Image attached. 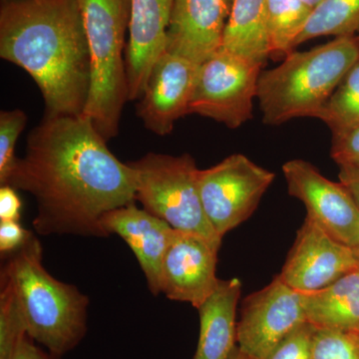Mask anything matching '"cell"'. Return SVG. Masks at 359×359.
<instances>
[{"label":"cell","instance_id":"10","mask_svg":"<svg viewBox=\"0 0 359 359\" xmlns=\"http://www.w3.org/2000/svg\"><path fill=\"white\" fill-rule=\"evenodd\" d=\"M287 190L306 207L311 219L335 240L355 248L359 243V209L341 183L325 178L309 162L287 161L283 166Z\"/></svg>","mask_w":359,"mask_h":359},{"label":"cell","instance_id":"32","mask_svg":"<svg viewBox=\"0 0 359 359\" xmlns=\"http://www.w3.org/2000/svg\"><path fill=\"white\" fill-rule=\"evenodd\" d=\"M229 359H257L254 358V356L250 355V354L244 353V351H241L238 348V346L236 347L235 351H233V353L231 354L230 358Z\"/></svg>","mask_w":359,"mask_h":359},{"label":"cell","instance_id":"33","mask_svg":"<svg viewBox=\"0 0 359 359\" xmlns=\"http://www.w3.org/2000/svg\"><path fill=\"white\" fill-rule=\"evenodd\" d=\"M302 2H304V4H306V6L311 7V8H316L321 2H323V0H301Z\"/></svg>","mask_w":359,"mask_h":359},{"label":"cell","instance_id":"19","mask_svg":"<svg viewBox=\"0 0 359 359\" xmlns=\"http://www.w3.org/2000/svg\"><path fill=\"white\" fill-rule=\"evenodd\" d=\"M266 1L233 0L222 47L262 66L269 57Z\"/></svg>","mask_w":359,"mask_h":359},{"label":"cell","instance_id":"17","mask_svg":"<svg viewBox=\"0 0 359 359\" xmlns=\"http://www.w3.org/2000/svg\"><path fill=\"white\" fill-rule=\"evenodd\" d=\"M238 278L219 280L211 297L198 309L200 334L194 359H229L237 342Z\"/></svg>","mask_w":359,"mask_h":359},{"label":"cell","instance_id":"30","mask_svg":"<svg viewBox=\"0 0 359 359\" xmlns=\"http://www.w3.org/2000/svg\"><path fill=\"white\" fill-rule=\"evenodd\" d=\"M13 359H61V356L49 353L48 351H44L27 335L21 342Z\"/></svg>","mask_w":359,"mask_h":359},{"label":"cell","instance_id":"1","mask_svg":"<svg viewBox=\"0 0 359 359\" xmlns=\"http://www.w3.org/2000/svg\"><path fill=\"white\" fill-rule=\"evenodd\" d=\"M83 115H45L4 185L36 202L39 235L107 238L102 218L136 201V176ZM4 186V185H2Z\"/></svg>","mask_w":359,"mask_h":359},{"label":"cell","instance_id":"29","mask_svg":"<svg viewBox=\"0 0 359 359\" xmlns=\"http://www.w3.org/2000/svg\"><path fill=\"white\" fill-rule=\"evenodd\" d=\"M16 191L8 185L0 188V222H20L22 205Z\"/></svg>","mask_w":359,"mask_h":359},{"label":"cell","instance_id":"12","mask_svg":"<svg viewBox=\"0 0 359 359\" xmlns=\"http://www.w3.org/2000/svg\"><path fill=\"white\" fill-rule=\"evenodd\" d=\"M358 268L353 248L306 218L278 276L292 289L309 294L325 289Z\"/></svg>","mask_w":359,"mask_h":359},{"label":"cell","instance_id":"22","mask_svg":"<svg viewBox=\"0 0 359 359\" xmlns=\"http://www.w3.org/2000/svg\"><path fill=\"white\" fill-rule=\"evenodd\" d=\"M318 119L327 125L334 136L359 125V60L334 90Z\"/></svg>","mask_w":359,"mask_h":359},{"label":"cell","instance_id":"26","mask_svg":"<svg viewBox=\"0 0 359 359\" xmlns=\"http://www.w3.org/2000/svg\"><path fill=\"white\" fill-rule=\"evenodd\" d=\"M316 327L306 323L295 328L269 354L266 359H313Z\"/></svg>","mask_w":359,"mask_h":359},{"label":"cell","instance_id":"36","mask_svg":"<svg viewBox=\"0 0 359 359\" xmlns=\"http://www.w3.org/2000/svg\"><path fill=\"white\" fill-rule=\"evenodd\" d=\"M358 334H359V332H358Z\"/></svg>","mask_w":359,"mask_h":359},{"label":"cell","instance_id":"8","mask_svg":"<svg viewBox=\"0 0 359 359\" xmlns=\"http://www.w3.org/2000/svg\"><path fill=\"white\" fill-rule=\"evenodd\" d=\"M275 177L243 154L229 156L215 166L200 170L203 209L219 237L252 216Z\"/></svg>","mask_w":359,"mask_h":359},{"label":"cell","instance_id":"7","mask_svg":"<svg viewBox=\"0 0 359 359\" xmlns=\"http://www.w3.org/2000/svg\"><path fill=\"white\" fill-rule=\"evenodd\" d=\"M263 66L221 48L199 66L190 114L237 129L252 117Z\"/></svg>","mask_w":359,"mask_h":359},{"label":"cell","instance_id":"18","mask_svg":"<svg viewBox=\"0 0 359 359\" xmlns=\"http://www.w3.org/2000/svg\"><path fill=\"white\" fill-rule=\"evenodd\" d=\"M302 297L306 320L313 327L359 332V268Z\"/></svg>","mask_w":359,"mask_h":359},{"label":"cell","instance_id":"21","mask_svg":"<svg viewBox=\"0 0 359 359\" xmlns=\"http://www.w3.org/2000/svg\"><path fill=\"white\" fill-rule=\"evenodd\" d=\"M359 30V0H323L313 9L297 45L323 35L353 36Z\"/></svg>","mask_w":359,"mask_h":359},{"label":"cell","instance_id":"15","mask_svg":"<svg viewBox=\"0 0 359 359\" xmlns=\"http://www.w3.org/2000/svg\"><path fill=\"white\" fill-rule=\"evenodd\" d=\"M173 0H130L126 71L129 101L139 100L149 75L166 50Z\"/></svg>","mask_w":359,"mask_h":359},{"label":"cell","instance_id":"28","mask_svg":"<svg viewBox=\"0 0 359 359\" xmlns=\"http://www.w3.org/2000/svg\"><path fill=\"white\" fill-rule=\"evenodd\" d=\"M32 231L25 230L20 222H0V252L11 255L20 250L32 237Z\"/></svg>","mask_w":359,"mask_h":359},{"label":"cell","instance_id":"6","mask_svg":"<svg viewBox=\"0 0 359 359\" xmlns=\"http://www.w3.org/2000/svg\"><path fill=\"white\" fill-rule=\"evenodd\" d=\"M136 176V200L144 210L174 230L191 231L222 245V238L205 216L201 201L200 169L190 154L149 153L129 162Z\"/></svg>","mask_w":359,"mask_h":359},{"label":"cell","instance_id":"25","mask_svg":"<svg viewBox=\"0 0 359 359\" xmlns=\"http://www.w3.org/2000/svg\"><path fill=\"white\" fill-rule=\"evenodd\" d=\"M27 123L22 110L1 111L0 113V185H4L15 166V146L18 137Z\"/></svg>","mask_w":359,"mask_h":359},{"label":"cell","instance_id":"23","mask_svg":"<svg viewBox=\"0 0 359 359\" xmlns=\"http://www.w3.org/2000/svg\"><path fill=\"white\" fill-rule=\"evenodd\" d=\"M27 335L25 316L13 287L0 278V359H13Z\"/></svg>","mask_w":359,"mask_h":359},{"label":"cell","instance_id":"20","mask_svg":"<svg viewBox=\"0 0 359 359\" xmlns=\"http://www.w3.org/2000/svg\"><path fill=\"white\" fill-rule=\"evenodd\" d=\"M313 9L301 0H266V28L269 57L294 52Z\"/></svg>","mask_w":359,"mask_h":359},{"label":"cell","instance_id":"27","mask_svg":"<svg viewBox=\"0 0 359 359\" xmlns=\"http://www.w3.org/2000/svg\"><path fill=\"white\" fill-rule=\"evenodd\" d=\"M332 158L339 167H359V125L334 136Z\"/></svg>","mask_w":359,"mask_h":359},{"label":"cell","instance_id":"31","mask_svg":"<svg viewBox=\"0 0 359 359\" xmlns=\"http://www.w3.org/2000/svg\"><path fill=\"white\" fill-rule=\"evenodd\" d=\"M339 168V183L348 191L359 209V167Z\"/></svg>","mask_w":359,"mask_h":359},{"label":"cell","instance_id":"9","mask_svg":"<svg viewBox=\"0 0 359 359\" xmlns=\"http://www.w3.org/2000/svg\"><path fill=\"white\" fill-rule=\"evenodd\" d=\"M306 323L302 292L276 276L269 285L243 302L237 327L238 348L257 359H266L287 335Z\"/></svg>","mask_w":359,"mask_h":359},{"label":"cell","instance_id":"5","mask_svg":"<svg viewBox=\"0 0 359 359\" xmlns=\"http://www.w3.org/2000/svg\"><path fill=\"white\" fill-rule=\"evenodd\" d=\"M90 55V89L82 115L106 140L117 136L128 99L125 34L130 0H79Z\"/></svg>","mask_w":359,"mask_h":359},{"label":"cell","instance_id":"35","mask_svg":"<svg viewBox=\"0 0 359 359\" xmlns=\"http://www.w3.org/2000/svg\"><path fill=\"white\" fill-rule=\"evenodd\" d=\"M358 39V44H359V37H358V39Z\"/></svg>","mask_w":359,"mask_h":359},{"label":"cell","instance_id":"11","mask_svg":"<svg viewBox=\"0 0 359 359\" xmlns=\"http://www.w3.org/2000/svg\"><path fill=\"white\" fill-rule=\"evenodd\" d=\"M221 245L199 233L174 230L163 261L161 294L199 309L218 285Z\"/></svg>","mask_w":359,"mask_h":359},{"label":"cell","instance_id":"24","mask_svg":"<svg viewBox=\"0 0 359 359\" xmlns=\"http://www.w3.org/2000/svg\"><path fill=\"white\" fill-rule=\"evenodd\" d=\"M313 359H359L358 332L316 327Z\"/></svg>","mask_w":359,"mask_h":359},{"label":"cell","instance_id":"13","mask_svg":"<svg viewBox=\"0 0 359 359\" xmlns=\"http://www.w3.org/2000/svg\"><path fill=\"white\" fill-rule=\"evenodd\" d=\"M199 65L165 50L156 61L137 113L144 126L159 136L173 131L175 124L190 114V103Z\"/></svg>","mask_w":359,"mask_h":359},{"label":"cell","instance_id":"16","mask_svg":"<svg viewBox=\"0 0 359 359\" xmlns=\"http://www.w3.org/2000/svg\"><path fill=\"white\" fill-rule=\"evenodd\" d=\"M101 224L108 236L115 233L129 245L151 294L159 295L163 261L174 229L135 203L107 212Z\"/></svg>","mask_w":359,"mask_h":359},{"label":"cell","instance_id":"4","mask_svg":"<svg viewBox=\"0 0 359 359\" xmlns=\"http://www.w3.org/2000/svg\"><path fill=\"white\" fill-rule=\"evenodd\" d=\"M358 60V39L341 36L309 51L292 52L282 65L262 72L257 98L264 124L276 126L294 118H318Z\"/></svg>","mask_w":359,"mask_h":359},{"label":"cell","instance_id":"34","mask_svg":"<svg viewBox=\"0 0 359 359\" xmlns=\"http://www.w3.org/2000/svg\"><path fill=\"white\" fill-rule=\"evenodd\" d=\"M354 254H355L356 259H358L359 263V243L358 245H356L355 248H353Z\"/></svg>","mask_w":359,"mask_h":359},{"label":"cell","instance_id":"3","mask_svg":"<svg viewBox=\"0 0 359 359\" xmlns=\"http://www.w3.org/2000/svg\"><path fill=\"white\" fill-rule=\"evenodd\" d=\"M0 278L13 287L30 339L58 356L82 341L89 299L75 285L48 273L42 245L33 233L22 248L8 255Z\"/></svg>","mask_w":359,"mask_h":359},{"label":"cell","instance_id":"14","mask_svg":"<svg viewBox=\"0 0 359 359\" xmlns=\"http://www.w3.org/2000/svg\"><path fill=\"white\" fill-rule=\"evenodd\" d=\"M233 0H173L166 50L202 65L223 47Z\"/></svg>","mask_w":359,"mask_h":359},{"label":"cell","instance_id":"2","mask_svg":"<svg viewBox=\"0 0 359 359\" xmlns=\"http://www.w3.org/2000/svg\"><path fill=\"white\" fill-rule=\"evenodd\" d=\"M0 57L32 77L45 115H82L90 55L79 0H6L0 9Z\"/></svg>","mask_w":359,"mask_h":359}]
</instances>
